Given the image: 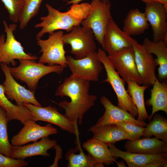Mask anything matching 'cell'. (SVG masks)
I'll return each mask as SVG.
<instances>
[{"mask_svg":"<svg viewBox=\"0 0 167 167\" xmlns=\"http://www.w3.org/2000/svg\"><path fill=\"white\" fill-rule=\"evenodd\" d=\"M128 85L127 91L132 98L138 111L137 120L144 121L148 119V115L147 112L144 100V93L149 86L143 85L140 86L136 82L129 80L126 82Z\"/></svg>","mask_w":167,"mask_h":167,"instance_id":"4316f807","label":"cell"},{"mask_svg":"<svg viewBox=\"0 0 167 167\" xmlns=\"http://www.w3.org/2000/svg\"><path fill=\"white\" fill-rule=\"evenodd\" d=\"M45 6L48 15L41 17V22L34 26L36 28H41L36 34V38H41L46 33L50 34L58 30L69 32L74 27L80 25L90 12L91 8L88 3L75 4L67 11L61 12L47 3Z\"/></svg>","mask_w":167,"mask_h":167,"instance_id":"7a4b0ae2","label":"cell"},{"mask_svg":"<svg viewBox=\"0 0 167 167\" xmlns=\"http://www.w3.org/2000/svg\"><path fill=\"white\" fill-rule=\"evenodd\" d=\"M122 31L127 36H136L143 34L148 28L149 24L144 13L137 8L130 10L123 21Z\"/></svg>","mask_w":167,"mask_h":167,"instance_id":"d4e9b609","label":"cell"},{"mask_svg":"<svg viewBox=\"0 0 167 167\" xmlns=\"http://www.w3.org/2000/svg\"><path fill=\"white\" fill-rule=\"evenodd\" d=\"M88 131L93 133V138L107 145L114 144L116 142L123 140H133L125 130L116 124L107 125L96 128H90Z\"/></svg>","mask_w":167,"mask_h":167,"instance_id":"44dd1931","label":"cell"},{"mask_svg":"<svg viewBox=\"0 0 167 167\" xmlns=\"http://www.w3.org/2000/svg\"><path fill=\"white\" fill-rule=\"evenodd\" d=\"M124 147L126 151L146 154L167 153V143L156 137L128 140Z\"/></svg>","mask_w":167,"mask_h":167,"instance_id":"ffe728a7","label":"cell"},{"mask_svg":"<svg viewBox=\"0 0 167 167\" xmlns=\"http://www.w3.org/2000/svg\"><path fill=\"white\" fill-rule=\"evenodd\" d=\"M28 164L24 159L12 158L0 153V167H24Z\"/></svg>","mask_w":167,"mask_h":167,"instance_id":"836d02e7","label":"cell"},{"mask_svg":"<svg viewBox=\"0 0 167 167\" xmlns=\"http://www.w3.org/2000/svg\"><path fill=\"white\" fill-rule=\"evenodd\" d=\"M145 4L152 3H160L164 5L167 10V0H141Z\"/></svg>","mask_w":167,"mask_h":167,"instance_id":"d590c367","label":"cell"},{"mask_svg":"<svg viewBox=\"0 0 167 167\" xmlns=\"http://www.w3.org/2000/svg\"><path fill=\"white\" fill-rule=\"evenodd\" d=\"M153 117L152 120L145 128L142 136L150 138L153 135L167 143V119L159 114H155Z\"/></svg>","mask_w":167,"mask_h":167,"instance_id":"83f0119b","label":"cell"},{"mask_svg":"<svg viewBox=\"0 0 167 167\" xmlns=\"http://www.w3.org/2000/svg\"><path fill=\"white\" fill-rule=\"evenodd\" d=\"M112 155L126 162L129 167H166L167 153L146 154L123 151L114 144L108 145Z\"/></svg>","mask_w":167,"mask_h":167,"instance_id":"4fadbf2b","label":"cell"},{"mask_svg":"<svg viewBox=\"0 0 167 167\" xmlns=\"http://www.w3.org/2000/svg\"><path fill=\"white\" fill-rule=\"evenodd\" d=\"M57 144L56 140L50 139L48 136L42 138L40 141L34 142L32 144L17 146L12 145L10 157L24 159L34 156H49L50 154L48 151L54 148Z\"/></svg>","mask_w":167,"mask_h":167,"instance_id":"d6986e66","label":"cell"},{"mask_svg":"<svg viewBox=\"0 0 167 167\" xmlns=\"http://www.w3.org/2000/svg\"><path fill=\"white\" fill-rule=\"evenodd\" d=\"M19 61L20 63L18 66L9 67L10 72L13 77L26 83L29 89L34 92L42 77L53 72L61 74L64 69V68L59 65L46 66L36 62L35 60L24 59Z\"/></svg>","mask_w":167,"mask_h":167,"instance_id":"3957f363","label":"cell"},{"mask_svg":"<svg viewBox=\"0 0 167 167\" xmlns=\"http://www.w3.org/2000/svg\"><path fill=\"white\" fill-rule=\"evenodd\" d=\"M82 146L97 164L109 166L116 161L108 145L97 139H89L83 143Z\"/></svg>","mask_w":167,"mask_h":167,"instance_id":"7402d4cb","label":"cell"},{"mask_svg":"<svg viewBox=\"0 0 167 167\" xmlns=\"http://www.w3.org/2000/svg\"><path fill=\"white\" fill-rule=\"evenodd\" d=\"M7 11L10 19L14 23L19 22L24 8V0H1Z\"/></svg>","mask_w":167,"mask_h":167,"instance_id":"1f68e13d","label":"cell"},{"mask_svg":"<svg viewBox=\"0 0 167 167\" xmlns=\"http://www.w3.org/2000/svg\"><path fill=\"white\" fill-rule=\"evenodd\" d=\"M67 66L72 75L90 81L99 80L103 67L99 60L97 52H92L86 57L76 59L70 55L66 56Z\"/></svg>","mask_w":167,"mask_h":167,"instance_id":"9c48e42d","label":"cell"},{"mask_svg":"<svg viewBox=\"0 0 167 167\" xmlns=\"http://www.w3.org/2000/svg\"><path fill=\"white\" fill-rule=\"evenodd\" d=\"M5 35L0 36V64L4 63L7 65L11 64L15 66L17 64L15 59H24L36 60L38 58L35 55L26 53L21 43L15 37L14 32L17 26L15 23L8 25L5 20L3 21Z\"/></svg>","mask_w":167,"mask_h":167,"instance_id":"5b68a950","label":"cell"},{"mask_svg":"<svg viewBox=\"0 0 167 167\" xmlns=\"http://www.w3.org/2000/svg\"><path fill=\"white\" fill-rule=\"evenodd\" d=\"M43 0H29L25 5L19 22L20 29L24 28L30 20L39 12Z\"/></svg>","mask_w":167,"mask_h":167,"instance_id":"4dcf8cb0","label":"cell"},{"mask_svg":"<svg viewBox=\"0 0 167 167\" xmlns=\"http://www.w3.org/2000/svg\"><path fill=\"white\" fill-rule=\"evenodd\" d=\"M23 105L31 112L33 120L35 121H42L54 124L64 131L76 135L77 128L65 116L58 112L55 107L50 105L43 107L29 103H24Z\"/></svg>","mask_w":167,"mask_h":167,"instance_id":"5bb4252c","label":"cell"},{"mask_svg":"<svg viewBox=\"0 0 167 167\" xmlns=\"http://www.w3.org/2000/svg\"><path fill=\"white\" fill-rule=\"evenodd\" d=\"M56 151V156L53 163L49 167H58V161L59 159L62 158V151L59 145H57L54 148Z\"/></svg>","mask_w":167,"mask_h":167,"instance_id":"e575fe53","label":"cell"},{"mask_svg":"<svg viewBox=\"0 0 167 167\" xmlns=\"http://www.w3.org/2000/svg\"><path fill=\"white\" fill-rule=\"evenodd\" d=\"M164 81L161 82L156 77L151 90V97L145 103L147 106L152 107V113L148 118L149 121L154 114L159 111L167 113V84Z\"/></svg>","mask_w":167,"mask_h":167,"instance_id":"603a6c76","label":"cell"},{"mask_svg":"<svg viewBox=\"0 0 167 167\" xmlns=\"http://www.w3.org/2000/svg\"><path fill=\"white\" fill-rule=\"evenodd\" d=\"M118 167H126V166L125 164L124 161H122L119 162H115Z\"/></svg>","mask_w":167,"mask_h":167,"instance_id":"74e56055","label":"cell"},{"mask_svg":"<svg viewBox=\"0 0 167 167\" xmlns=\"http://www.w3.org/2000/svg\"><path fill=\"white\" fill-rule=\"evenodd\" d=\"M64 44L71 47V53L75 59H80L96 51V45L92 30L78 25L74 27L69 33L63 37Z\"/></svg>","mask_w":167,"mask_h":167,"instance_id":"ba28073f","label":"cell"},{"mask_svg":"<svg viewBox=\"0 0 167 167\" xmlns=\"http://www.w3.org/2000/svg\"><path fill=\"white\" fill-rule=\"evenodd\" d=\"M0 106L5 110L8 122L16 120L24 125L27 120L33 119L31 113L28 108L24 105H15L9 100L5 94L3 85L0 84Z\"/></svg>","mask_w":167,"mask_h":167,"instance_id":"484cf974","label":"cell"},{"mask_svg":"<svg viewBox=\"0 0 167 167\" xmlns=\"http://www.w3.org/2000/svg\"><path fill=\"white\" fill-rule=\"evenodd\" d=\"M115 124L125 130L132 138L133 140L140 138L142 136L145 129L144 127L126 121L118 122Z\"/></svg>","mask_w":167,"mask_h":167,"instance_id":"d6a6232c","label":"cell"},{"mask_svg":"<svg viewBox=\"0 0 167 167\" xmlns=\"http://www.w3.org/2000/svg\"><path fill=\"white\" fill-rule=\"evenodd\" d=\"M25 2V4H27L29 1V0H24Z\"/></svg>","mask_w":167,"mask_h":167,"instance_id":"f35d334b","label":"cell"},{"mask_svg":"<svg viewBox=\"0 0 167 167\" xmlns=\"http://www.w3.org/2000/svg\"><path fill=\"white\" fill-rule=\"evenodd\" d=\"M130 41L142 84L149 87L153 84L156 77L155 74L156 67L157 66L156 63L152 54L147 50L143 44H140L131 37Z\"/></svg>","mask_w":167,"mask_h":167,"instance_id":"8fae6325","label":"cell"},{"mask_svg":"<svg viewBox=\"0 0 167 167\" xmlns=\"http://www.w3.org/2000/svg\"><path fill=\"white\" fill-rule=\"evenodd\" d=\"M90 12L81 22L80 25L91 29L95 39L102 46L106 29L112 18L109 1L92 0Z\"/></svg>","mask_w":167,"mask_h":167,"instance_id":"8992f818","label":"cell"},{"mask_svg":"<svg viewBox=\"0 0 167 167\" xmlns=\"http://www.w3.org/2000/svg\"><path fill=\"white\" fill-rule=\"evenodd\" d=\"M1 68L5 77L2 84L7 98L14 100L16 105L22 106L24 103H29L38 106H42L35 96V92L26 88L18 83L11 74L9 66L4 63L0 64Z\"/></svg>","mask_w":167,"mask_h":167,"instance_id":"30bf717a","label":"cell"},{"mask_svg":"<svg viewBox=\"0 0 167 167\" xmlns=\"http://www.w3.org/2000/svg\"><path fill=\"white\" fill-rule=\"evenodd\" d=\"M90 82L71 75L65 79L55 92L56 96L70 98V102L64 101L58 105L64 109V115L76 128L77 124H82L84 114L97 100L96 96L89 93Z\"/></svg>","mask_w":167,"mask_h":167,"instance_id":"6da1fadb","label":"cell"},{"mask_svg":"<svg viewBox=\"0 0 167 167\" xmlns=\"http://www.w3.org/2000/svg\"><path fill=\"white\" fill-rule=\"evenodd\" d=\"M8 122L6 111L0 106V153L10 157L12 145L8 137Z\"/></svg>","mask_w":167,"mask_h":167,"instance_id":"f546056e","label":"cell"},{"mask_svg":"<svg viewBox=\"0 0 167 167\" xmlns=\"http://www.w3.org/2000/svg\"><path fill=\"white\" fill-rule=\"evenodd\" d=\"M84 0H71L70 1H67V3L66 4H75L79 3L80 2ZM100 0L104 2H109V0Z\"/></svg>","mask_w":167,"mask_h":167,"instance_id":"8d00e7d4","label":"cell"},{"mask_svg":"<svg viewBox=\"0 0 167 167\" xmlns=\"http://www.w3.org/2000/svg\"><path fill=\"white\" fill-rule=\"evenodd\" d=\"M107 57L117 72L125 82L131 80L139 85L142 84L132 47L107 55Z\"/></svg>","mask_w":167,"mask_h":167,"instance_id":"7c38bea8","label":"cell"},{"mask_svg":"<svg viewBox=\"0 0 167 167\" xmlns=\"http://www.w3.org/2000/svg\"><path fill=\"white\" fill-rule=\"evenodd\" d=\"M100 102L104 107L105 111L103 115L99 118L96 123L91 128H96L109 124H115L118 122L126 121L133 122L143 127L147 124L144 121L135 119L129 112L113 105L105 96L100 99Z\"/></svg>","mask_w":167,"mask_h":167,"instance_id":"e0dca14e","label":"cell"},{"mask_svg":"<svg viewBox=\"0 0 167 167\" xmlns=\"http://www.w3.org/2000/svg\"><path fill=\"white\" fill-rule=\"evenodd\" d=\"M145 4L144 13L152 28V41H162L167 44V10L160 3Z\"/></svg>","mask_w":167,"mask_h":167,"instance_id":"9a60e30c","label":"cell"},{"mask_svg":"<svg viewBox=\"0 0 167 167\" xmlns=\"http://www.w3.org/2000/svg\"><path fill=\"white\" fill-rule=\"evenodd\" d=\"M143 45L147 50L155 54L156 58L155 61L158 69V75L160 80H165L167 78V44L163 41L154 42L145 38Z\"/></svg>","mask_w":167,"mask_h":167,"instance_id":"cb8c5ba5","label":"cell"},{"mask_svg":"<svg viewBox=\"0 0 167 167\" xmlns=\"http://www.w3.org/2000/svg\"><path fill=\"white\" fill-rule=\"evenodd\" d=\"M76 149L71 148L66 153L65 158L68 161V167H103L101 163H97L89 154L85 155L82 151L79 154L75 153Z\"/></svg>","mask_w":167,"mask_h":167,"instance_id":"f1b7e54d","label":"cell"},{"mask_svg":"<svg viewBox=\"0 0 167 167\" xmlns=\"http://www.w3.org/2000/svg\"><path fill=\"white\" fill-rule=\"evenodd\" d=\"M36 122L32 119L26 121L19 132L12 138L11 145L16 146L24 145L58 133L57 129L50 123L42 126L36 124Z\"/></svg>","mask_w":167,"mask_h":167,"instance_id":"2e32d148","label":"cell"},{"mask_svg":"<svg viewBox=\"0 0 167 167\" xmlns=\"http://www.w3.org/2000/svg\"><path fill=\"white\" fill-rule=\"evenodd\" d=\"M131 36L126 35L118 26L113 18L109 22L104 35L103 49L110 55L132 47Z\"/></svg>","mask_w":167,"mask_h":167,"instance_id":"ac0fdd59","label":"cell"},{"mask_svg":"<svg viewBox=\"0 0 167 167\" xmlns=\"http://www.w3.org/2000/svg\"><path fill=\"white\" fill-rule=\"evenodd\" d=\"M97 53L106 73L107 77L102 82L108 83L111 86L116 94L118 101L117 106L119 108L128 111L135 118L137 116L136 107L125 88V82L115 70L105 51L99 48Z\"/></svg>","mask_w":167,"mask_h":167,"instance_id":"277c9868","label":"cell"},{"mask_svg":"<svg viewBox=\"0 0 167 167\" xmlns=\"http://www.w3.org/2000/svg\"><path fill=\"white\" fill-rule=\"evenodd\" d=\"M63 35L62 31L58 30L50 34L46 40L36 38L37 43L40 47V52L42 53L38 62L51 66L58 65L64 68L67 66Z\"/></svg>","mask_w":167,"mask_h":167,"instance_id":"52a82bcc","label":"cell"}]
</instances>
